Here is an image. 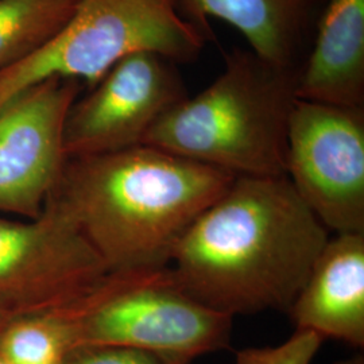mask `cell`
Masks as SVG:
<instances>
[{
  "label": "cell",
  "instance_id": "1",
  "mask_svg": "<svg viewBox=\"0 0 364 364\" xmlns=\"http://www.w3.org/2000/svg\"><path fill=\"white\" fill-rule=\"evenodd\" d=\"M329 239L284 177H235L171 255L176 285L234 317L287 312Z\"/></svg>",
  "mask_w": 364,
  "mask_h": 364
},
{
  "label": "cell",
  "instance_id": "2",
  "mask_svg": "<svg viewBox=\"0 0 364 364\" xmlns=\"http://www.w3.org/2000/svg\"><path fill=\"white\" fill-rule=\"evenodd\" d=\"M235 176L150 144L66 159L50 197L108 269L168 267L174 248Z\"/></svg>",
  "mask_w": 364,
  "mask_h": 364
},
{
  "label": "cell",
  "instance_id": "3",
  "mask_svg": "<svg viewBox=\"0 0 364 364\" xmlns=\"http://www.w3.org/2000/svg\"><path fill=\"white\" fill-rule=\"evenodd\" d=\"M301 69L234 48L220 75L161 117L144 144L235 177H284Z\"/></svg>",
  "mask_w": 364,
  "mask_h": 364
},
{
  "label": "cell",
  "instance_id": "4",
  "mask_svg": "<svg viewBox=\"0 0 364 364\" xmlns=\"http://www.w3.org/2000/svg\"><path fill=\"white\" fill-rule=\"evenodd\" d=\"M208 41L178 0H76L70 21L43 49L0 73V112L48 78H75L92 88L131 54L154 53L186 64Z\"/></svg>",
  "mask_w": 364,
  "mask_h": 364
},
{
  "label": "cell",
  "instance_id": "5",
  "mask_svg": "<svg viewBox=\"0 0 364 364\" xmlns=\"http://www.w3.org/2000/svg\"><path fill=\"white\" fill-rule=\"evenodd\" d=\"M69 309L76 348L117 346L192 363L231 346L234 317L182 291L169 266L109 273Z\"/></svg>",
  "mask_w": 364,
  "mask_h": 364
},
{
  "label": "cell",
  "instance_id": "6",
  "mask_svg": "<svg viewBox=\"0 0 364 364\" xmlns=\"http://www.w3.org/2000/svg\"><path fill=\"white\" fill-rule=\"evenodd\" d=\"M287 177L328 231L364 234V107L299 99L289 120Z\"/></svg>",
  "mask_w": 364,
  "mask_h": 364
},
{
  "label": "cell",
  "instance_id": "7",
  "mask_svg": "<svg viewBox=\"0 0 364 364\" xmlns=\"http://www.w3.org/2000/svg\"><path fill=\"white\" fill-rule=\"evenodd\" d=\"M108 274L52 197L30 223L0 219V309L15 316L58 311L91 293Z\"/></svg>",
  "mask_w": 364,
  "mask_h": 364
},
{
  "label": "cell",
  "instance_id": "8",
  "mask_svg": "<svg viewBox=\"0 0 364 364\" xmlns=\"http://www.w3.org/2000/svg\"><path fill=\"white\" fill-rule=\"evenodd\" d=\"M188 96L178 64L154 53L131 54L70 107L64 127L66 158L144 144L156 122Z\"/></svg>",
  "mask_w": 364,
  "mask_h": 364
},
{
  "label": "cell",
  "instance_id": "9",
  "mask_svg": "<svg viewBox=\"0 0 364 364\" xmlns=\"http://www.w3.org/2000/svg\"><path fill=\"white\" fill-rule=\"evenodd\" d=\"M81 88L75 78H48L0 112V212L42 213L65 168L64 127Z\"/></svg>",
  "mask_w": 364,
  "mask_h": 364
},
{
  "label": "cell",
  "instance_id": "10",
  "mask_svg": "<svg viewBox=\"0 0 364 364\" xmlns=\"http://www.w3.org/2000/svg\"><path fill=\"white\" fill-rule=\"evenodd\" d=\"M296 331L364 347V234L329 237L287 311Z\"/></svg>",
  "mask_w": 364,
  "mask_h": 364
},
{
  "label": "cell",
  "instance_id": "11",
  "mask_svg": "<svg viewBox=\"0 0 364 364\" xmlns=\"http://www.w3.org/2000/svg\"><path fill=\"white\" fill-rule=\"evenodd\" d=\"M326 0H178L188 21L212 37L209 19L234 27L274 65L302 66Z\"/></svg>",
  "mask_w": 364,
  "mask_h": 364
},
{
  "label": "cell",
  "instance_id": "12",
  "mask_svg": "<svg viewBox=\"0 0 364 364\" xmlns=\"http://www.w3.org/2000/svg\"><path fill=\"white\" fill-rule=\"evenodd\" d=\"M299 97L364 107V0H326L301 69Z\"/></svg>",
  "mask_w": 364,
  "mask_h": 364
},
{
  "label": "cell",
  "instance_id": "13",
  "mask_svg": "<svg viewBox=\"0 0 364 364\" xmlns=\"http://www.w3.org/2000/svg\"><path fill=\"white\" fill-rule=\"evenodd\" d=\"M75 9L76 0H0V73L43 49Z\"/></svg>",
  "mask_w": 364,
  "mask_h": 364
},
{
  "label": "cell",
  "instance_id": "14",
  "mask_svg": "<svg viewBox=\"0 0 364 364\" xmlns=\"http://www.w3.org/2000/svg\"><path fill=\"white\" fill-rule=\"evenodd\" d=\"M73 350L76 329L69 306L16 316L0 332V356L10 364H65Z\"/></svg>",
  "mask_w": 364,
  "mask_h": 364
},
{
  "label": "cell",
  "instance_id": "15",
  "mask_svg": "<svg viewBox=\"0 0 364 364\" xmlns=\"http://www.w3.org/2000/svg\"><path fill=\"white\" fill-rule=\"evenodd\" d=\"M323 341L313 332L296 331L277 347L245 348L236 352L235 364H312Z\"/></svg>",
  "mask_w": 364,
  "mask_h": 364
},
{
  "label": "cell",
  "instance_id": "16",
  "mask_svg": "<svg viewBox=\"0 0 364 364\" xmlns=\"http://www.w3.org/2000/svg\"><path fill=\"white\" fill-rule=\"evenodd\" d=\"M65 364H191L151 352L117 346H84L70 353Z\"/></svg>",
  "mask_w": 364,
  "mask_h": 364
},
{
  "label": "cell",
  "instance_id": "17",
  "mask_svg": "<svg viewBox=\"0 0 364 364\" xmlns=\"http://www.w3.org/2000/svg\"><path fill=\"white\" fill-rule=\"evenodd\" d=\"M14 317H16V316L13 314V313L6 312V311L0 309V332L3 331L4 326H7L13 320Z\"/></svg>",
  "mask_w": 364,
  "mask_h": 364
},
{
  "label": "cell",
  "instance_id": "18",
  "mask_svg": "<svg viewBox=\"0 0 364 364\" xmlns=\"http://www.w3.org/2000/svg\"><path fill=\"white\" fill-rule=\"evenodd\" d=\"M335 364H364L363 355H356L351 359H346V360H340Z\"/></svg>",
  "mask_w": 364,
  "mask_h": 364
},
{
  "label": "cell",
  "instance_id": "19",
  "mask_svg": "<svg viewBox=\"0 0 364 364\" xmlns=\"http://www.w3.org/2000/svg\"><path fill=\"white\" fill-rule=\"evenodd\" d=\"M0 364H10V363H9V362H7V360H6V359H3V358H1V356H0Z\"/></svg>",
  "mask_w": 364,
  "mask_h": 364
}]
</instances>
